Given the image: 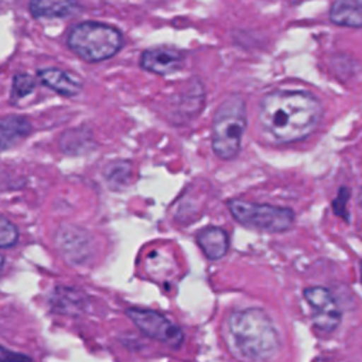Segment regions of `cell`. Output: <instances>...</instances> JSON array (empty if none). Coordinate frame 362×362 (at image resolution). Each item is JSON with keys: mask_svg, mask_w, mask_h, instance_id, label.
Segmentation results:
<instances>
[{"mask_svg": "<svg viewBox=\"0 0 362 362\" xmlns=\"http://www.w3.org/2000/svg\"><path fill=\"white\" fill-rule=\"evenodd\" d=\"M126 314L146 337L175 349L182 344V329L163 314L147 308H129Z\"/></svg>", "mask_w": 362, "mask_h": 362, "instance_id": "obj_6", "label": "cell"}, {"mask_svg": "<svg viewBox=\"0 0 362 362\" xmlns=\"http://www.w3.org/2000/svg\"><path fill=\"white\" fill-rule=\"evenodd\" d=\"M122 45V33L112 25L98 21L79 23L68 34V47L88 62L112 58Z\"/></svg>", "mask_w": 362, "mask_h": 362, "instance_id": "obj_4", "label": "cell"}, {"mask_svg": "<svg viewBox=\"0 0 362 362\" xmlns=\"http://www.w3.org/2000/svg\"><path fill=\"white\" fill-rule=\"evenodd\" d=\"M228 325L235 348L247 359H272L280 349L279 332L270 317L260 308L235 311Z\"/></svg>", "mask_w": 362, "mask_h": 362, "instance_id": "obj_2", "label": "cell"}, {"mask_svg": "<svg viewBox=\"0 0 362 362\" xmlns=\"http://www.w3.org/2000/svg\"><path fill=\"white\" fill-rule=\"evenodd\" d=\"M31 123L24 116H6L0 119V151L10 148L27 137Z\"/></svg>", "mask_w": 362, "mask_h": 362, "instance_id": "obj_11", "label": "cell"}, {"mask_svg": "<svg viewBox=\"0 0 362 362\" xmlns=\"http://www.w3.org/2000/svg\"><path fill=\"white\" fill-rule=\"evenodd\" d=\"M35 88V81L31 75L28 74H17L13 78V85H11V95L13 99H21L31 93Z\"/></svg>", "mask_w": 362, "mask_h": 362, "instance_id": "obj_15", "label": "cell"}, {"mask_svg": "<svg viewBox=\"0 0 362 362\" xmlns=\"http://www.w3.org/2000/svg\"><path fill=\"white\" fill-rule=\"evenodd\" d=\"M329 20L342 27H362V0H335L329 10Z\"/></svg>", "mask_w": 362, "mask_h": 362, "instance_id": "obj_12", "label": "cell"}, {"mask_svg": "<svg viewBox=\"0 0 362 362\" xmlns=\"http://www.w3.org/2000/svg\"><path fill=\"white\" fill-rule=\"evenodd\" d=\"M246 105L242 96H228L216 109L212 122V150L223 160L233 158L246 129Z\"/></svg>", "mask_w": 362, "mask_h": 362, "instance_id": "obj_3", "label": "cell"}, {"mask_svg": "<svg viewBox=\"0 0 362 362\" xmlns=\"http://www.w3.org/2000/svg\"><path fill=\"white\" fill-rule=\"evenodd\" d=\"M184 57L178 49L168 47L148 48L141 54L140 66L157 75H168L181 69Z\"/></svg>", "mask_w": 362, "mask_h": 362, "instance_id": "obj_8", "label": "cell"}, {"mask_svg": "<svg viewBox=\"0 0 362 362\" xmlns=\"http://www.w3.org/2000/svg\"><path fill=\"white\" fill-rule=\"evenodd\" d=\"M322 117L321 102L305 90H274L264 95L259 120L266 134L280 144L304 140Z\"/></svg>", "mask_w": 362, "mask_h": 362, "instance_id": "obj_1", "label": "cell"}, {"mask_svg": "<svg viewBox=\"0 0 362 362\" xmlns=\"http://www.w3.org/2000/svg\"><path fill=\"white\" fill-rule=\"evenodd\" d=\"M127 174H129V164L126 161H115L112 163L109 167H106V178L109 180V182H124V180H127Z\"/></svg>", "mask_w": 362, "mask_h": 362, "instance_id": "obj_17", "label": "cell"}, {"mask_svg": "<svg viewBox=\"0 0 362 362\" xmlns=\"http://www.w3.org/2000/svg\"><path fill=\"white\" fill-rule=\"evenodd\" d=\"M228 208L239 223L266 232L287 230L294 222V212L290 208L255 204L242 199L228 201Z\"/></svg>", "mask_w": 362, "mask_h": 362, "instance_id": "obj_5", "label": "cell"}, {"mask_svg": "<svg viewBox=\"0 0 362 362\" xmlns=\"http://www.w3.org/2000/svg\"><path fill=\"white\" fill-rule=\"evenodd\" d=\"M17 240H18L17 226L10 219L0 215V247L14 246Z\"/></svg>", "mask_w": 362, "mask_h": 362, "instance_id": "obj_16", "label": "cell"}, {"mask_svg": "<svg viewBox=\"0 0 362 362\" xmlns=\"http://www.w3.org/2000/svg\"><path fill=\"white\" fill-rule=\"evenodd\" d=\"M197 242L204 255L211 260L222 259L229 249L228 233L218 226H208L198 232Z\"/></svg>", "mask_w": 362, "mask_h": 362, "instance_id": "obj_10", "label": "cell"}, {"mask_svg": "<svg viewBox=\"0 0 362 362\" xmlns=\"http://www.w3.org/2000/svg\"><path fill=\"white\" fill-rule=\"evenodd\" d=\"M3 266H4V257H3V255H0V272H1Z\"/></svg>", "mask_w": 362, "mask_h": 362, "instance_id": "obj_19", "label": "cell"}, {"mask_svg": "<svg viewBox=\"0 0 362 362\" xmlns=\"http://www.w3.org/2000/svg\"><path fill=\"white\" fill-rule=\"evenodd\" d=\"M38 78L47 88L62 96H76L82 89L78 78L58 68H42L38 71Z\"/></svg>", "mask_w": 362, "mask_h": 362, "instance_id": "obj_9", "label": "cell"}, {"mask_svg": "<svg viewBox=\"0 0 362 362\" xmlns=\"http://www.w3.org/2000/svg\"><path fill=\"white\" fill-rule=\"evenodd\" d=\"M4 359H30V358L25 356V355L14 354V352H11L8 349L0 348V361H4Z\"/></svg>", "mask_w": 362, "mask_h": 362, "instance_id": "obj_18", "label": "cell"}, {"mask_svg": "<svg viewBox=\"0 0 362 362\" xmlns=\"http://www.w3.org/2000/svg\"><path fill=\"white\" fill-rule=\"evenodd\" d=\"M313 313L314 325L322 332H332L341 322V310L332 294L324 287H308L304 290Z\"/></svg>", "mask_w": 362, "mask_h": 362, "instance_id": "obj_7", "label": "cell"}, {"mask_svg": "<svg viewBox=\"0 0 362 362\" xmlns=\"http://www.w3.org/2000/svg\"><path fill=\"white\" fill-rule=\"evenodd\" d=\"M75 0H30V13L40 18H61L75 8Z\"/></svg>", "mask_w": 362, "mask_h": 362, "instance_id": "obj_13", "label": "cell"}, {"mask_svg": "<svg viewBox=\"0 0 362 362\" xmlns=\"http://www.w3.org/2000/svg\"><path fill=\"white\" fill-rule=\"evenodd\" d=\"M85 296L83 293H79L74 288L66 287H58L52 293L51 305L55 311L64 313V314H78L83 310L85 305Z\"/></svg>", "mask_w": 362, "mask_h": 362, "instance_id": "obj_14", "label": "cell"}]
</instances>
